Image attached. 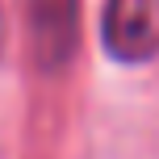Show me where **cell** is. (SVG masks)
I'll list each match as a JSON object with an SVG mask.
<instances>
[{
	"label": "cell",
	"mask_w": 159,
	"mask_h": 159,
	"mask_svg": "<svg viewBox=\"0 0 159 159\" xmlns=\"http://www.w3.org/2000/svg\"><path fill=\"white\" fill-rule=\"evenodd\" d=\"M105 50L121 63H147L159 55V0H109L101 17Z\"/></svg>",
	"instance_id": "cell-1"
},
{
	"label": "cell",
	"mask_w": 159,
	"mask_h": 159,
	"mask_svg": "<svg viewBox=\"0 0 159 159\" xmlns=\"http://www.w3.org/2000/svg\"><path fill=\"white\" fill-rule=\"evenodd\" d=\"M75 17L80 0H34L30 4V25H34V55L42 67H63L75 46Z\"/></svg>",
	"instance_id": "cell-2"
},
{
	"label": "cell",
	"mask_w": 159,
	"mask_h": 159,
	"mask_svg": "<svg viewBox=\"0 0 159 159\" xmlns=\"http://www.w3.org/2000/svg\"><path fill=\"white\" fill-rule=\"evenodd\" d=\"M0 34H4V30H0Z\"/></svg>",
	"instance_id": "cell-3"
}]
</instances>
